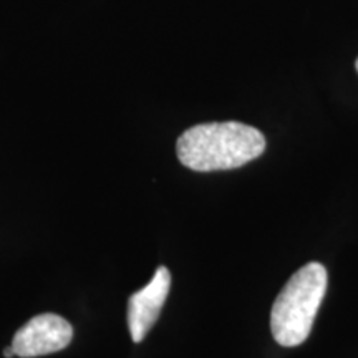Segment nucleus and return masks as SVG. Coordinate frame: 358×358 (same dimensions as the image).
Returning a JSON list of instances; mask_svg holds the SVG:
<instances>
[{
  "instance_id": "2",
  "label": "nucleus",
  "mask_w": 358,
  "mask_h": 358,
  "mask_svg": "<svg viewBox=\"0 0 358 358\" xmlns=\"http://www.w3.org/2000/svg\"><path fill=\"white\" fill-rule=\"evenodd\" d=\"M327 292V271L310 262L290 277L271 312V330L282 347H299L310 335L313 320Z\"/></svg>"
},
{
  "instance_id": "1",
  "label": "nucleus",
  "mask_w": 358,
  "mask_h": 358,
  "mask_svg": "<svg viewBox=\"0 0 358 358\" xmlns=\"http://www.w3.org/2000/svg\"><path fill=\"white\" fill-rule=\"evenodd\" d=\"M266 151V138L257 128L239 122L203 123L178 138L176 153L192 171H226L257 159Z\"/></svg>"
},
{
  "instance_id": "3",
  "label": "nucleus",
  "mask_w": 358,
  "mask_h": 358,
  "mask_svg": "<svg viewBox=\"0 0 358 358\" xmlns=\"http://www.w3.org/2000/svg\"><path fill=\"white\" fill-rule=\"evenodd\" d=\"M73 329L57 313H40L30 319L13 337L12 348L17 357L34 358L60 352L70 345Z\"/></svg>"
},
{
  "instance_id": "5",
  "label": "nucleus",
  "mask_w": 358,
  "mask_h": 358,
  "mask_svg": "<svg viewBox=\"0 0 358 358\" xmlns=\"http://www.w3.org/2000/svg\"><path fill=\"white\" fill-rule=\"evenodd\" d=\"M3 357H6V358L15 357V352H13V348H12V347H7L6 350H3Z\"/></svg>"
},
{
  "instance_id": "6",
  "label": "nucleus",
  "mask_w": 358,
  "mask_h": 358,
  "mask_svg": "<svg viewBox=\"0 0 358 358\" xmlns=\"http://www.w3.org/2000/svg\"><path fill=\"white\" fill-rule=\"evenodd\" d=\"M355 66H357V71H358V58H357V64H355Z\"/></svg>"
},
{
  "instance_id": "4",
  "label": "nucleus",
  "mask_w": 358,
  "mask_h": 358,
  "mask_svg": "<svg viewBox=\"0 0 358 358\" xmlns=\"http://www.w3.org/2000/svg\"><path fill=\"white\" fill-rule=\"evenodd\" d=\"M169 289H171V274L166 267H158L150 284L129 297L128 327L134 343L143 342L151 327L158 320Z\"/></svg>"
}]
</instances>
